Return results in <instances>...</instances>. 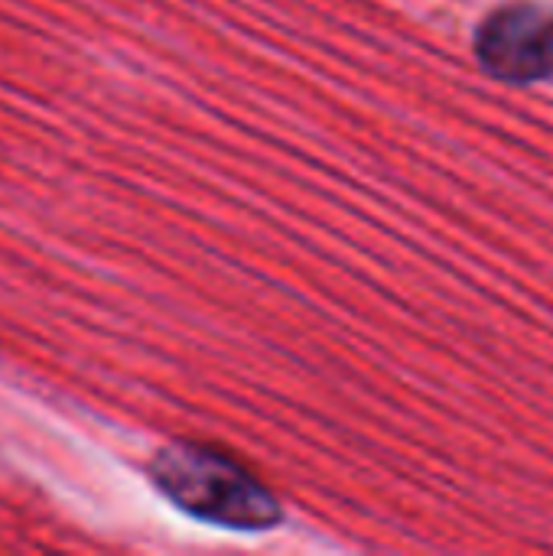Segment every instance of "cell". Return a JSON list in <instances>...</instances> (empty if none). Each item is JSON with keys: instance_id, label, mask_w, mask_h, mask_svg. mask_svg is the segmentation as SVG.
Listing matches in <instances>:
<instances>
[{"instance_id": "1", "label": "cell", "mask_w": 553, "mask_h": 556, "mask_svg": "<svg viewBox=\"0 0 553 556\" xmlns=\"http://www.w3.org/2000/svg\"><path fill=\"white\" fill-rule=\"evenodd\" d=\"M150 472L156 489L199 521L231 531H267L280 521L277 498L248 469L209 446L173 443L156 453Z\"/></svg>"}, {"instance_id": "2", "label": "cell", "mask_w": 553, "mask_h": 556, "mask_svg": "<svg viewBox=\"0 0 553 556\" xmlns=\"http://www.w3.org/2000/svg\"><path fill=\"white\" fill-rule=\"evenodd\" d=\"M476 55L492 78L508 85L553 78V10L518 0L486 13L476 29Z\"/></svg>"}]
</instances>
